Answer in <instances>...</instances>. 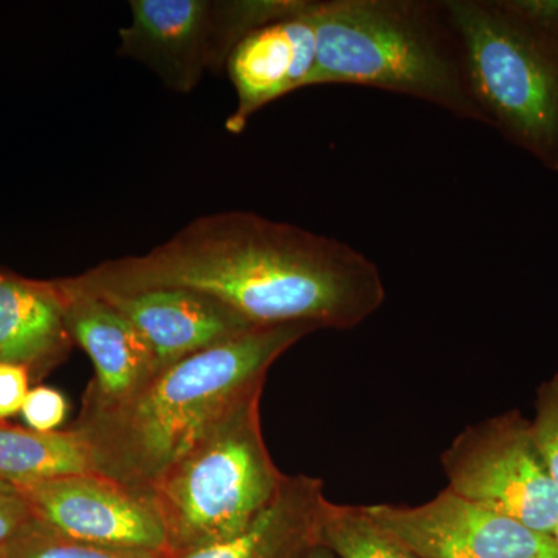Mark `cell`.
<instances>
[{"label": "cell", "mask_w": 558, "mask_h": 558, "mask_svg": "<svg viewBox=\"0 0 558 558\" xmlns=\"http://www.w3.org/2000/svg\"><path fill=\"white\" fill-rule=\"evenodd\" d=\"M69 279L87 292L193 290L258 328L351 330L387 299L379 267L347 242L240 209L201 216L143 255Z\"/></svg>", "instance_id": "6da1fadb"}, {"label": "cell", "mask_w": 558, "mask_h": 558, "mask_svg": "<svg viewBox=\"0 0 558 558\" xmlns=\"http://www.w3.org/2000/svg\"><path fill=\"white\" fill-rule=\"evenodd\" d=\"M314 330H250L161 369L123 402L83 405L72 428L83 436L98 473L150 490L223 417L263 392L270 366Z\"/></svg>", "instance_id": "7a4b0ae2"}, {"label": "cell", "mask_w": 558, "mask_h": 558, "mask_svg": "<svg viewBox=\"0 0 558 558\" xmlns=\"http://www.w3.org/2000/svg\"><path fill=\"white\" fill-rule=\"evenodd\" d=\"M311 14L317 61L310 87H373L487 126L447 0H312Z\"/></svg>", "instance_id": "3957f363"}, {"label": "cell", "mask_w": 558, "mask_h": 558, "mask_svg": "<svg viewBox=\"0 0 558 558\" xmlns=\"http://www.w3.org/2000/svg\"><path fill=\"white\" fill-rule=\"evenodd\" d=\"M487 126L558 174V31L515 0H447Z\"/></svg>", "instance_id": "277c9868"}, {"label": "cell", "mask_w": 558, "mask_h": 558, "mask_svg": "<svg viewBox=\"0 0 558 558\" xmlns=\"http://www.w3.org/2000/svg\"><path fill=\"white\" fill-rule=\"evenodd\" d=\"M260 395L231 411L150 487L167 529L168 557L240 534L288 478L264 442Z\"/></svg>", "instance_id": "5b68a950"}, {"label": "cell", "mask_w": 558, "mask_h": 558, "mask_svg": "<svg viewBox=\"0 0 558 558\" xmlns=\"http://www.w3.org/2000/svg\"><path fill=\"white\" fill-rule=\"evenodd\" d=\"M303 0H132L119 54L142 62L168 89L190 94L227 65L248 33L284 20Z\"/></svg>", "instance_id": "8992f818"}, {"label": "cell", "mask_w": 558, "mask_h": 558, "mask_svg": "<svg viewBox=\"0 0 558 558\" xmlns=\"http://www.w3.org/2000/svg\"><path fill=\"white\" fill-rule=\"evenodd\" d=\"M440 462L459 497L539 534L556 531L558 487L532 436L531 421L519 411L465 428Z\"/></svg>", "instance_id": "52a82bcc"}, {"label": "cell", "mask_w": 558, "mask_h": 558, "mask_svg": "<svg viewBox=\"0 0 558 558\" xmlns=\"http://www.w3.org/2000/svg\"><path fill=\"white\" fill-rule=\"evenodd\" d=\"M33 520L54 534L108 548L168 557V537L153 492L101 473L16 484Z\"/></svg>", "instance_id": "ba28073f"}, {"label": "cell", "mask_w": 558, "mask_h": 558, "mask_svg": "<svg viewBox=\"0 0 558 558\" xmlns=\"http://www.w3.org/2000/svg\"><path fill=\"white\" fill-rule=\"evenodd\" d=\"M365 509L384 531L422 558H558L553 535L481 508L449 487L416 508Z\"/></svg>", "instance_id": "9c48e42d"}, {"label": "cell", "mask_w": 558, "mask_h": 558, "mask_svg": "<svg viewBox=\"0 0 558 558\" xmlns=\"http://www.w3.org/2000/svg\"><path fill=\"white\" fill-rule=\"evenodd\" d=\"M311 5L303 0L299 11L248 33L231 51L226 65L236 92V109L226 123L231 134H241L270 102L310 87L317 61Z\"/></svg>", "instance_id": "30bf717a"}, {"label": "cell", "mask_w": 558, "mask_h": 558, "mask_svg": "<svg viewBox=\"0 0 558 558\" xmlns=\"http://www.w3.org/2000/svg\"><path fill=\"white\" fill-rule=\"evenodd\" d=\"M73 343L95 366L83 405L106 407L137 395L160 373L156 357L138 330L100 295L54 279Z\"/></svg>", "instance_id": "8fae6325"}, {"label": "cell", "mask_w": 558, "mask_h": 558, "mask_svg": "<svg viewBox=\"0 0 558 558\" xmlns=\"http://www.w3.org/2000/svg\"><path fill=\"white\" fill-rule=\"evenodd\" d=\"M92 293L108 301L138 330L160 371L258 328L218 300L189 289Z\"/></svg>", "instance_id": "7c38bea8"}, {"label": "cell", "mask_w": 558, "mask_h": 558, "mask_svg": "<svg viewBox=\"0 0 558 558\" xmlns=\"http://www.w3.org/2000/svg\"><path fill=\"white\" fill-rule=\"evenodd\" d=\"M323 481L288 476L277 497L234 537L168 558H301L318 545Z\"/></svg>", "instance_id": "4fadbf2b"}, {"label": "cell", "mask_w": 558, "mask_h": 558, "mask_svg": "<svg viewBox=\"0 0 558 558\" xmlns=\"http://www.w3.org/2000/svg\"><path fill=\"white\" fill-rule=\"evenodd\" d=\"M72 344L54 281L0 271V362L47 369L60 363Z\"/></svg>", "instance_id": "5bb4252c"}, {"label": "cell", "mask_w": 558, "mask_h": 558, "mask_svg": "<svg viewBox=\"0 0 558 558\" xmlns=\"http://www.w3.org/2000/svg\"><path fill=\"white\" fill-rule=\"evenodd\" d=\"M97 472L75 428L43 433L0 422V480L36 483Z\"/></svg>", "instance_id": "9a60e30c"}, {"label": "cell", "mask_w": 558, "mask_h": 558, "mask_svg": "<svg viewBox=\"0 0 558 558\" xmlns=\"http://www.w3.org/2000/svg\"><path fill=\"white\" fill-rule=\"evenodd\" d=\"M318 543L337 558H422L371 519L365 506L329 499L323 506Z\"/></svg>", "instance_id": "2e32d148"}, {"label": "cell", "mask_w": 558, "mask_h": 558, "mask_svg": "<svg viewBox=\"0 0 558 558\" xmlns=\"http://www.w3.org/2000/svg\"><path fill=\"white\" fill-rule=\"evenodd\" d=\"M0 558H168L145 550L108 548L54 534L35 520L0 549Z\"/></svg>", "instance_id": "e0dca14e"}, {"label": "cell", "mask_w": 558, "mask_h": 558, "mask_svg": "<svg viewBox=\"0 0 558 558\" xmlns=\"http://www.w3.org/2000/svg\"><path fill=\"white\" fill-rule=\"evenodd\" d=\"M531 429L539 453L558 487V371L537 389Z\"/></svg>", "instance_id": "ac0fdd59"}, {"label": "cell", "mask_w": 558, "mask_h": 558, "mask_svg": "<svg viewBox=\"0 0 558 558\" xmlns=\"http://www.w3.org/2000/svg\"><path fill=\"white\" fill-rule=\"evenodd\" d=\"M68 411V399L61 391L51 387H36L28 391L21 414L28 428L50 433L58 432Z\"/></svg>", "instance_id": "d6986e66"}, {"label": "cell", "mask_w": 558, "mask_h": 558, "mask_svg": "<svg viewBox=\"0 0 558 558\" xmlns=\"http://www.w3.org/2000/svg\"><path fill=\"white\" fill-rule=\"evenodd\" d=\"M32 521V510L16 484L0 480V549Z\"/></svg>", "instance_id": "ffe728a7"}, {"label": "cell", "mask_w": 558, "mask_h": 558, "mask_svg": "<svg viewBox=\"0 0 558 558\" xmlns=\"http://www.w3.org/2000/svg\"><path fill=\"white\" fill-rule=\"evenodd\" d=\"M31 371L14 363L0 362V422L21 413L27 398Z\"/></svg>", "instance_id": "44dd1931"}, {"label": "cell", "mask_w": 558, "mask_h": 558, "mask_svg": "<svg viewBox=\"0 0 558 558\" xmlns=\"http://www.w3.org/2000/svg\"><path fill=\"white\" fill-rule=\"evenodd\" d=\"M301 558H337V557L333 556V554L330 553V550L328 548H325V546H322L318 543V545L312 546V548L310 550H307V553L304 554V556Z\"/></svg>", "instance_id": "7402d4cb"}, {"label": "cell", "mask_w": 558, "mask_h": 558, "mask_svg": "<svg viewBox=\"0 0 558 558\" xmlns=\"http://www.w3.org/2000/svg\"><path fill=\"white\" fill-rule=\"evenodd\" d=\"M553 538H554V542H556V545L558 548V526H557L556 531H554Z\"/></svg>", "instance_id": "603a6c76"}]
</instances>
